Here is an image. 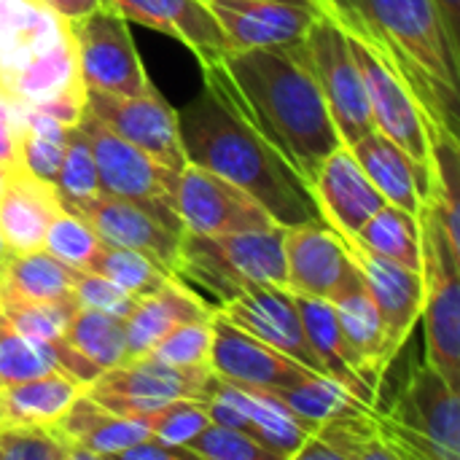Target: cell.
<instances>
[{
	"mask_svg": "<svg viewBox=\"0 0 460 460\" xmlns=\"http://www.w3.org/2000/svg\"><path fill=\"white\" fill-rule=\"evenodd\" d=\"M183 447H189L197 460H278L248 434L218 423H208Z\"/></svg>",
	"mask_w": 460,
	"mask_h": 460,
	"instance_id": "f6af8a7d",
	"label": "cell"
},
{
	"mask_svg": "<svg viewBox=\"0 0 460 460\" xmlns=\"http://www.w3.org/2000/svg\"><path fill=\"white\" fill-rule=\"evenodd\" d=\"M429 151H431V175H429V210L439 221L447 243L460 251V210H458V181H460V148L458 135L429 121Z\"/></svg>",
	"mask_w": 460,
	"mask_h": 460,
	"instance_id": "d6a6232c",
	"label": "cell"
},
{
	"mask_svg": "<svg viewBox=\"0 0 460 460\" xmlns=\"http://www.w3.org/2000/svg\"><path fill=\"white\" fill-rule=\"evenodd\" d=\"M202 402L208 407L210 423L248 434L278 460L296 458L299 447L310 437L296 415L270 391L234 385L213 375Z\"/></svg>",
	"mask_w": 460,
	"mask_h": 460,
	"instance_id": "4fadbf2b",
	"label": "cell"
},
{
	"mask_svg": "<svg viewBox=\"0 0 460 460\" xmlns=\"http://www.w3.org/2000/svg\"><path fill=\"white\" fill-rule=\"evenodd\" d=\"M57 186L35 178L22 164L0 175V234L8 253L43 245L49 221L62 210Z\"/></svg>",
	"mask_w": 460,
	"mask_h": 460,
	"instance_id": "7402d4cb",
	"label": "cell"
},
{
	"mask_svg": "<svg viewBox=\"0 0 460 460\" xmlns=\"http://www.w3.org/2000/svg\"><path fill=\"white\" fill-rule=\"evenodd\" d=\"M345 243V240H342ZM350 259L358 264L367 288L377 305L385 329V353L394 361L396 353L410 340L423 310V272L407 270L391 259H383L358 243H345Z\"/></svg>",
	"mask_w": 460,
	"mask_h": 460,
	"instance_id": "d6986e66",
	"label": "cell"
},
{
	"mask_svg": "<svg viewBox=\"0 0 460 460\" xmlns=\"http://www.w3.org/2000/svg\"><path fill=\"white\" fill-rule=\"evenodd\" d=\"M323 11L380 54L429 121L458 135L460 49L434 0H323Z\"/></svg>",
	"mask_w": 460,
	"mask_h": 460,
	"instance_id": "3957f363",
	"label": "cell"
},
{
	"mask_svg": "<svg viewBox=\"0 0 460 460\" xmlns=\"http://www.w3.org/2000/svg\"><path fill=\"white\" fill-rule=\"evenodd\" d=\"M59 372L51 345L38 342L19 329L0 313V388Z\"/></svg>",
	"mask_w": 460,
	"mask_h": 460,
	"instance_id": "f35d334b",
	"label": "cell"
},
{
	"mask_svg": "<svg viewBox=\"0 0 460 460\" xmlns=\"http://www.w3.org/2000/svg\"><path fill=\"white\" fill-rule=\"evenodd\" d=\"M318 3H321V8H323V0H318Z\"/></svg>",
	"mask_w": 460,
	"mask_h": 460,
	"instance_id": "11a10c76",
	"label": "cell"
},
{
	"mask_svg": "<svg viewBox=\"0 0 460 460\" xmlns=\"http://www.w3.org/2000/svg\"><path fill=\"white\" fill-rule=\"evenodd\" d=\"M283 226L259 232L197 234L183 229L175 275L229 302L261 286L286 288Z\"/></svg>",
	"mask_w": 460,
	"mask_h": 460,
	"instance_id": "277c9868",
	"label": "cell"
},
{
	"mask_svg": "<svg viewBox=\"0 0 460 460\" xmlns=\"http://www.w3.org/2000/svg\"><path fill=\"white\" fill-rule=\"evenodd\" d=\"M67 30L75 43L78 73L86 89L132 97L151 86L127 30V19L116 8H100L84 19L67 22Z\"/></svg>",
	"mask_w": 460,
	"mask_h": 460,
	"instance_id": "9c48e42d",
	"label": "cell"
},
{
	"mask_svg": "<svg viewBox=\"0 0 460 460\" xmlns=\"http://www.w3.org/2000/svg\"><path fill=\"white\" fill-rule=\"evenodd\" d=\"M210 345H213V318H205V321H189L175 326L146 356H154L175 367H199V364H210Z\"/></svg>",
	"mask_w": 460,
	"mask_h": 460,
	"instance_id": "7bdbcfd3",
	"label": "cell"
},
{
	"mask_svg": "<svg viewBox=\"0 0 460 460\" xmlns=\"http://www.w3.org/2000/svg\"><path fill=\"white\" fill-rule=\"evenodd\" d=\"M345 35H348V46H350L353 59L364 78L375 129L383 132L388 140H394L399 148H404L429 183L431 151H429L426 116H423L420 105L415 102V97L410 94L404 81L380 59V54L369 43H364L353 32H345Z\"/></svg>",
	"mask_w": 460,
	"mask_h": 460,
	"instance_id": "8fae6325",
	"label": "cell"
},
{
	"mask_svg": "<svg viewBox=\"0 0 460 460\" xmlns=\"http://www.w3.org/2000/svg\"><path fill=\"white\" fill-rule=\"evenodd\" d=\"M62 154H65L62 140H49V137L19 129V164L35 178L54 183L59 164H62Z\"/></svg>",
	"mask_w": 460,
	"mask_h": 460,
	"instance_id": "7dc6e473",
	"label": "cell"
},
{
	"mask_svg": "<svg viewBox=\"0 0 460 460\" xmlns=\"http://www.w3.org/2000/svg\"><path fill=\"white\" fill-rule=\"evenodd\" d=\"M84 111L113 129L127 143L146 151L151 159L170 170H181L186 164L175 111L151 84L143 94H111L100 89L84 86Z\"/></svg>",
	"mask_w": 460,
	"mask_h": 460,
	"instance_id": "5bb4252c",
	"label": "cell"
},
{
	"mask_svg": "<svg viewBox=\"0 0 460 460\" xmlns=\"http://www.w3.org/2000/svg\"><path fill=\"white\" fill-rule=\"evenodd\" d=\"M294 299H296V307L302 315L307 342L313 345V350L323 367V375L337 380L356 399H361L364 404L377 410V394L361 380V375L353 364V356L345 345V337H342V329H340V321L334 313V305L329 299H315V296H302V294H294Z\"/></svg>",
	"mask_w": 460,
	"mask_h": 460,
	"instance_id": "f1b7e54d",
	"label": "cell"
},
{
	"mask_svg": "<svg viewBox=\"0 0 460 460\" xmlns=\"http://www.w3.org/2000/svg\"><path fill=\"white\" fill-rule=\"evenodd\" d=\"M210 369L216 377L226 383L259 388V391H280L313 375V369L302 367L299 361L288 358L286 353L270 348L267 342L256 340L253 334L226 321L218 313V307L213 313Z\"/></svg>",
	"mask_w": 460,
	"mask_h": 460,
	"instance_id": "2e32d148",
	"label": "cell"
},
{
	"mask_svg": "<svg viewBox=\"0 0 460 460\" xmlns=\"http://www.w3.org/2000/svg\"><path fill=\"white\" fill-rule=\"evenodd\" d=\"M54 186H57V194L65 208H70L81 199H89L100 191L97 164H94L92 148L78 127H70V132H67L65 154H62V164H59Z\"/></svg>",
	"mask_w": 460,
	"mask_h": 460,
	"instance_id": "60d3db41",
	"label": "cell"
},
{
	"mask_svg": "<svg viewBox=\"0 0 460 460\" xmlns=\"http://www.w3.org/2000/svg\"><path fill=\"white\" fill-rule=\"evenodd\" d=\"M356 243L383 259H391L407 270L423 272V251H420V221L418 216L383 205L358 232Z\"/></svg>",
	"mask_w": 460,
	"mask_h": 460,
	"instance_id": "e575fe53",
	"label": "cell"
},
{
	"mask_svg": "<svg viewBox=\"0 0 460 460\" xmlns=\"http://www.w3.org/2000/svg\"><path fill=\"white\" fill-rule=\"evenodd\" d=\"M434 5L447 27L450 40L460 49V0H434Z\"/></svg>",
	"mask_w": 460,
	"mask_h": 460,
	"instance_id": "816d5d0a",
	"label": "cell"
},
{
	"mask_svg": "<svg viewBox=\"0 0 460 460\" xmlns=\"http://www.w3.org/2000/svg\"><path fill=\"white\" fill-rule=\"evenodd\" d=\"M5 256H8V248L3 243V234H0V272H3V264H5Z\"/></svg>",
	"mask_w": 460,
	"mask_h": 460,
	"instance_id": "db71d44e",
	"label": "cell"
},
{
	"mask_svg": "<svg viewBox=\"0 0 460 460\" xmlns=\"http://www.w3.org/2000/svg\"><path fill=\"white\" fill-rule=\"evenodd\" d=\"M172 208L183 221V229L197 234L259 232L278 226L272 216L240 186L189 162L178 170Z\"/></svg>",
	"mask_w": 460,
	"mask_h": 460,
	"instance_id": "7c38bea8",
	"label": "cell"
},
{
	"mask_svg": "<svg viewBox=\"0 0 460 460\" xmlns=\"http://www.w3.org/2000/svg\"><path fill=\"white\" fill-rule=\"evenodd\" d=\"M310 194L321 221L329 224L345 243H356L361 226L385 205L383 194L364 175L361 164L345 143L323 159L315 178L310 181Z\"/></svg>",
	"mask_w": 460,
	"mask_h": 460,
	"instance_id": "e0dca14e",
	"label": "cell"
},
{
	"mask_svg": "<svg viewBox=\"0 0 460 460\" xmlns=\"http://www.w3.org/2000/svg\"><path fill=\"white\" fill-rule=\"evenodd\" d=\"M65 340L102 372L129 361L127 329H124V318L119 315L78 307L70 318Z\"/></svg>",
	"mask_w": 460,
	"mask_h": 460,
	"instance_id": "d590c367",
	"label": "cell"
},
{
	"mask_svg": "<svg viewBox=\"0 0 460 460\" xmlns=\"http://www.w3.org/2000/svg\"><path fill=\"white\" fill-rule=\"evenodd\" d=\"M210 11L226 38L229 54L248 49L288 46L305 38L321 5H296L283 0L210 3Z\"/></svg>",
	"mask_w": 460,
	"mask_h": 460,
	"instance_id": "ffe728a7",
	"label": "cell"
},
{
	"mask_svg": "<svg viewBox=\"0 0 460 460\" xmlns=\"http://www.w3.org/2000/svg\"><path fill=\"white\" fill-rule=\"evenodd\" d=\"M181 148L189 164L205 167L251 194L278 226L321 221L315 199L286 159L210 84L175 111Z\"/></svg>",
	"mask_w": 460,
	"mask_h": 460,
	"instance_id": "7a4b0ae2",
	"label": "cell"
},
{
	"mask_svg": "<svg viewBox=\"0 0 460 460\" xmlns=\"http://www.w3.org/2000/svg\"><path fill=\"white\" fill-rule=\"evenodd\" d=\"M54 429L70 445L73 460L116 458L121 450L151 437L143 423L108 412L86 391L59 415Z\"/></svg>",
	"mask_w": 460,
	"mask_h": 460,
	"instance_id": "cb8c5ba5",
	"label": "cell"
},
{
	"mask_svg": "<svg viewBox=\"0 0 460 460\" xmlns=\"http://www.w3.org/2000/svg\"><path fill=\"white\" fill-rule=\"evenodd\" d=\"M202 73L310 189L318 167L342 140L299 57V40L234 51L221 65H205Z\"/></svg>",
	"mask_w": 460,
	"mask_h": 460,
	"instance_id": "6da1fadb",
	"label": "cell"
},
{
	"mask_svg": "<svg viewBox=\"0 0 460 460\" xmlns=\"http://www.w3.org/2000/svg\"><path fill=\"white\" fill-rule=\"evenodd\" d=\"M75 127L84 132L92 148L97 175H100V191L127 197L135 202H162L172 208L175 178H178L175 170L159 164L146 151L119 137L113 129H108L102 121H97L86 111Z\"/></svg>",
	"mask_w": 460,
	"mask_h": 460,
	"instance_id": "9a60e30c",
	"label": "cell"
},
{
	"mask_svg": "<svg viewBox=\"0 0 460 460\" xmlns=\"http://www.w3.org/2000/svg\"><path fill=\"white\" fill-rule=\"evenodd\" d=\"M70 210L84 216L102 237V243L132 248L148 256L164 272L175 275L183 221L170 205L135 202L127 197L97 191L94 197L70 205Z\"/></svg>",
	"mask_w": 460,
	"mask_h": 460,
	"instance_id": "ba28073f",
	"label": "cell"
},
{
	"mask_svg": "<svg viewBox=\"0 0 460 460\" xmlns=\"http://www.w3.org/2000/svg\"><path fill=\"white\" fill-rule=\"evenodd\" d=\"M113 8L129 22L159 30L181 40L199 65H221L229 57L226 38L202 0H113Z\"/></svg>",
	"mask_w": 460,
	"mask_h": 460,
	"instance_id": "44dd1931",
	"label": "cell"
},
{
	"mask_svg": "<svg viewBox=\"0 0 460 460\" xmlns=\"http://www.w3.org/2000/svg\"><path fill=\"white\" fill-rule=\"evenodd\" d=\"M299 57L313 73L332 121L345 146H353L375 129L361 70L348 46V35L340 22L321 11L299 40Z\"/></svg>",
	"mask_w": 460,
	"mask_h": 460,
	"instance_id": "52a82bcc",
	"label": "cell"
},
{
	"mask_svg": "<svg viewBox=\"0 0 460 460\" xmlns=\"http://www.w3.org/2000/svg\"><path fill=\"white\" fill-rule=\"evenodd\" d=\"M423 251V310L426 364L460 391V251H456L429 205L418 213Z\"/></svg>",
	"mask_w": 460,
	"mask_h": 460,
	"instance_id": "8992f818",
	"label": "cell"
},
{
	"mask_svg": "<svg viewBox=\"0 0 460 460\" xmlns=\"http://www.w3.org/2000/svg\"><path fill=\"white\" fill-rule=\"evenodd\" d=\"M216 307L202 302L186 283L175 275L167 278L154 294L140 296L132 307V313L124 318L127 329V353L129 358L151 353V348L175 326L189 321H205L213 318Z\"/></svg>",
	"mask_w": 460,
	"mask_h": 460,
	"instance_id": "d4e9b609",
	"label": "cell"
},
{
	"mask_svg": "<svg viewBox=\"0 0 460 460\" xmlns=\"http://www.w3.org/2000/svg\"><path fill=\"white\" fill-rule=\"evenodd\" d=\"M332 305L361 380L380 396V385L391 367V358L385 353V329L367 283Z\"/></svg>",
	"mask_w": 460,
	"mask_h": 460,
	"instance_id": "83f0119b",
	"label": "cell"
},
{
	"mask_svg": "<svg viewBox=\"0 0 460 460\" xmlns=\"http://www.w3.org/2000/svg\"><path fill=\"white\" fill-rule=\"evenodd\" d=\"M49 11H54L65 22L84 19L100 8H113V0H40Z\"/></svg>",
	"mask_w": 460,
	"mask_h": 460,
	"instance_id": "f907efd6",
	"label": "cell"
},
{
	"mask_svg": "<svg viewBox=\"0 0 460 460\" xmlns=\"http://www.w3.org/2000/svg\"><path fill=\"white\" fill-rule=\"evenodd\" d=\"M202 3H237V0H202ZM283 3H296V5H321L318 0H283Z\"/></svg>",
	"mask_w": 460,
	"mask_h": 460,
	"instance_id": "f5cc1de1",
	"label": "cell"
},
{
	"mask_svg": "<svg viewBox=\"0 0 460 460\" xmlns=\"http://www.w3.org/2000/svg\"><path fill=\"white\" fill-rule=\"evenodd\" d=\"M218 313L240 326L243 332L253 334L256 340L267 342L270 348L286 353L288 358L299 361L302 367L323 375V367L307 342L302 315L296 299L288 288L280 286H261L237 299H229L218 307Z\"/></svg>",
	"mask_w": 460,
	"mask_h": 460,
	"instance_id": "ac0fdd59",
	"label": "cell"
},
{
	"mask_svg": "<svg viewBox=\"0 0 460 460\" xmlns=\"http://www.w3.org/2000/svg\"><path fill=\"white\" fill-rule=\"evenodd\" d=\"M383 442L396 460L460 458V391L431 364H418L388 415L377 412Z\"/></svg>",
	"mask_w": 460,
	"mask_h": 460,
	"instance_id": "5b68a950",
	"label": "cell"
},
{
	"mask_svg": "<svg viewBox=\"0 0 460 460\" xmlns=\"http://www.w3.org/2000/svg\"><path fill=\"white\" fill-rule=\"evenodd\" d=\"M283 256L291 294L337 302L367 283L342 237L323 221L288 226L283 232Z\"/></svg>",
	"mask_w": 460,
	"mask_h": 460,
	"instance_id": "30bf717a",
	"label": "cell"
},
{
	"mask_svg": "<svg viewBox=\"0 0 460 460\" xmlns=\"http://www.w3.org/2000/svg\"><path fill=\"white\" fill-rule=\"evenodd\" d=\"M210 380H213L210 364L175 367V364H164L154 356H137L121 367L105 369L89 388L108 391V394H124V396H143V399H156V402H170V399H199L202 402Z\"/></svg>",
	"mask_w": 460,
	"mask_h": 460,
	"instance_id": "603a6c76",
	"label": "cell"
},
{
	"mask_svg": "<svg viewBox=\"0 0 460 460\" xmlns=\"http://www.w3.org/2000/svg\"><path fill=\"white\" fill-rule=\"evenodd\" d=\"M270 394H275L296 415V420L310 434H315L321 426L342 420V418H356V415L377 412L375 407H369L361 399H356L337 380H332L326 375H315V372L307 375L305 380H299L296 385H288V388H280V391H270Z\"/></svg>",
	"mask_w": 460,
	"mask_h": 460,
	"instance_id": "836d02e7",
	"label": "cell"
},
{
	"mask_svg": "<svg viewBox=\"0 0 460 460\" xmlns=\"http://www.w3.org/2000/svg\"><path fill=\"white\" fill-rule=\"evenodd\" d=\"M100 245H102V237L94 232V226L84 216H78L75 210L62 208L49 221L40 248H46L51 256L62 259L70 267L89 272V264L97 256Z\"/></svg>",
	"mask_w": 460,
	"mask_h": 460,
	"instance_id": "ab89813d",
	"label": "cell"
},
{
	"mask_svg": "<svg viewBox=\"0 0 460 460\" xmlns=\"http://www.w3.org/2000/svg\"><path fill=\"white\" fill-rule=\"evenodd\" d=\"M116 458L121 460H197L194 453L183 445H170V442H162L156 439L154 434L127 450H121Z\"/></svg>",
	"mask_w": 460,
	"mask_h": 460,
	"instance_id": "681fc988",
	"label": "cell"
},
{
	"mask_svg": "<svg viewBox=\"0 0 460 460\" xmlns=\"http://www.w3.org/2000/svg\"><path fill=\"white\" fill-rule=\"evenodd\" d=\"M73 296H75L78 307L111 313V315H119V318H127L132 313L135 302H137V296L127 294L113 280H108V278H102L97 272H81V278L73 286Z\"/></svg>",
	"mask_w": 460,
	"mask_h": 460,
	"instance_id": "bcb514c9",
	"label": "cell"
},
{
	"mask_svg": "<svg viewBox=\"0 0 460 460\" xmlns=\"http://www.w3.org/2000/svg\"><path fill=\"white\" fill-rule=\"evenodd\" d=\"M19 167V105L0 89V175Z\"/></svg>",
	"mask_w": 460,
	"mask_h": 460,
	"instance_id": "c3c4849f",
	"label": "cell"
},
{
	"mask_svg": "<svg viewBox=\"0 0 460 460\" xmlns=\"http://www.w3.org/2000/svg\"><path fill=\"white\" fill-rule=\"evenodd\" d=\"M210 423L208 407L199 399H170L156 412H151L143 426L162 442L186 445Z\"/></svg>",
	"mask_w": 460,
	"mask_h": 460,
	"instance_id": "ee69618b",
	"label": "cell"
},
{
	"mask_svg": "<svg viewBox=\"0 0 460 460\" xmlns=\"http://www.w3.org/2000/svg\"><path fill=\"white\" fill-rule=\"evenodd\" d=\"M67 22L40 0H0V89L32 57L51 49Z\"/></svg>",
	"mask_w": 460,
	"mask_h": 460,
	"instance_id": "4316f807",
	"label": "cell"
},
{
	"mask_svg": "<svg viewBox=\"0 0 460 460\" xmlns=\"http://www.w3.org/2000/svg\"><path fill=\"white\" fill-rule=\"evenodd\" d=\"M0 460H73V450L54 426L3 423Z\"/></svg>",
	"mask_w": 460,
	"mask_h": 460,
	"instance_id": "b9f144b4",
	"label": "cell"
},
{
	"mask_svg": "<svg viewBox=\"0 0 460 460\" xmlns=\"http://www.w3.org/2000/svg\"><path fill=\"white\" fill-rule=\"evenodd\" d=\"M84 89L78 59H75V43L70 30L43 54L32 57L27 65H22L5 84L3 92L16 105H35L51 97H59L65 92Z\"/></svg>",
	"mask_w": 460,
	"mask_h": 460,
	"instance_id": "f546056e",
	"label": "cell"
},
{
	"mask_svg": "<svg viewBox=\"0 0 460 460\" xmlns=\"http://www.w3.org/2000/svg\"><path fill=\"white\" fill-rule=\"evenodd\" d=\"M348 148L388 205H396L412 216L420 213L429 199V183L404 148H399L377 129L367 132Z\"/></svg>",
	"mask_w": 460,
	"mask_h": 460,
	"instance_id": "484cf974",
	"label": "cell"
},
{
	"mask_svg": "<svg viewBox=\"0 0 460 460\" xmlns=\"http://www.w3.org/2000/svg\"><path fill=\"white\" fill-rule=\"evenodd\" d=\"M0 275H3V272H0Z\"/></svg>",
	"mask_w": 460,
	"mask_h": 460,
	"instance_id": "9f6ffc18",
	"label": "cell"
},
{
	"mask_svg": "<svg viewBox=\"0 0 460 460\" xmlns=\"http://www.w3.org/2000/svg\"><path fill=\"white\" fill-rule=\"evenodd\" d=\"M89 272H97L108 280H113L119 288H124L132 296H148L154 294L167 278H175L170 272H164L162 267H156L148 256L132 251V248H121V245H111L102 243L97 256L89 264Z\"/></svg>",
	"mask_w": 460,
	"mask_h": 460,
	"instance_id": "8d00e7d4",
	"label": "cell"
},
{
	"mask_svg": "<svg viewBox=\"0 0 460 460\" xmlns=\"http://www.w3.org/2000/svg\"><path fill=\"white\" fill-rule=\"evenodd\" d=\"M89 385L73 380L65 372H49L8 388H0L3 423H38L54 426L59 415L86 391Z\"/></svg>",
	"mask_w": 460,
	"mask_h": 460,
	"instance_id": "4dcf8cb0",
	"label": "cell"
},
{
	"mask_svg": "<svg viewBox=\"0 0 460 460\" xmlns=\"http://www.w3.org/2000/svg\"><path fill=\"white\" fill-rule=\"evenodd\" d=\"M75 310H78L75 296L57 299V302H27L0 291V313L13 323V329L46 345L65 340V332Z\"/></svg>",
	"mask_w": 460,
	"mask_h": 460,
	"instance_id": "74e56055",
	"label": "cell"
},
{
	"mask_svg": "<svg viewBox=\"0 0 460 460\" xmlns=\"http://www.w3.org/2000/svg\"><path fill=\"white\" fill-rule=\"evenodd\" d=\"M81 270L51 256L46 248L8 253L0 275V291L27 302H57L73 296Z\"/></svg>",
	"mask_w": 460,
	"mask_h": 460,
	"instance_id": "1f68e13d",
	"label": "cell"
}]
</instances>
